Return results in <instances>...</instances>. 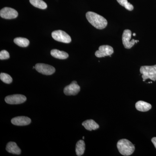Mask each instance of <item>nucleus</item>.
Instances as JSON below:
<instances>
[{
	"mask_svg": "<svg viewBox=\"0 0 156 156\" xmlns=\"http://www.w3.org/2000/svg\"><path fill=\"white\" fill-rule=\"evenodd\" d=\"M85 143L84 140H80L77 142L76 147V152L77 155L80 156L83 155L85 152Z\"/></svg>",
	"mask_w": 156,
	"mask_h": 156,
	"instance_id": "dca6fc26",
	"label": "nucleus"
},
{
	"mask_svg": "<svg viewBox=\"0 0 156 156\" xmlns=\"http://www.w3.org/2000/svg\"><path fill=\"white\" fill-rule=\"evenodd\" d=\"M0 79L1 80L6 84L11 83L13 81V79L11 76L5 73H1Z\"/></svg>",
	"mask_w": 156,
	"mask_h": 156,
	"instance_id": "aec40b11",
	"label": "nucleus"
},
{
	"mask_svg": "<svg viewBox=\"0 0 156 156\" xmlns=\"http://www.w3.org/2000/svg\"><path fill=\"white\" fill-rule=\"evenodd\" d=\"M135 35H136V34H135V33L133 34V36H135Z\"/></svg>",
	"mask_w": 156,
	"mask_h": 156,
	"instance_id": "5701e85b",
	"label": "nucleus"
},
{
	"mask_svg": "<svg viewBox=\"0 0 156 156\" xmlns=\"http://www.w3.org/2000/svg\"><path fill=\"white\" fill-rule=\"evenodd\" d=\"M117 1L121 5L125 7L128 11H131L134 9V7L131 3L128 2V0H117Z\"/></svg>",
	"mask_w": 156,
	"mask_h": 156,
	"instance_id": "6ab92c4d",
	"label": "nucleus"
},
{
	"mask_svg": "<svg viewBox=\"0 0 156 156\" xmlns=\"http://www.w3.org/2000/svg\"><path fill=\"white\" fill-rule=\"evenodd\" d=\"M117 148L121 154L124 156H130L134 153L135 147L128 140H120L117 143Z\"/></svg>",
	"mask_w": 156,
	"mask_h": 156,
	"instance_id": "f03ea898",
	"label": "nucleus"
},
{
	"mask_svg": "<svg viewBox=\"0 0 156 156\" xmlns=\"http://www.w3.org/2000/svg\"><path fill=\"white\" fill-rule=\"evenodd\" d=\"M151 141L156 149V137H154L153 138H152Z\"/></svg>",
	"mask_w": 156,
	"mask_h": 156,
	"instance_id": "4be33fe9",
	"label": "nucleus"
},
{
	"mask_svg": "<svg viewBox=\"0 0 156 156\" xmlns=\"http://www.w3.org/2000/svg\"><path fill=\"white\" fill-rule=\"evenodd\" d=\"M32 5L41 9H45L48 7L47 4L43 0H30Z\"/></svg>",
	"mask_w": 156,
	"mask_h": 156,
	"instance_id": "a211bd4d",
	"label": "nucleus"
},
{
	"mask_svg": "<svg viewBox=\"0 0 156 156\" xmlns=\"http://www.w3.org/2000/svg\"><path fill=\"white\" fill-rule=\"evenodd\" d=\"M6 149L8 152L14 154L19 155L21 153V150L17 146V144L15 142H9L7 144Z\"/></svg>",
	"mask_w": 156,
	"mask_h": 156,
	"instance_id": "f8f14e48",
	"label": "nucleus"
},
{
	"mask_svg": "<svg viewBox=\"0 0 156 156\" xmlns=\"http://www.w3.org/2000/svg\"><path fill=\"white\" fill-rule=\"evenodd\" d=\"M35 66L38 72L45 75H51L56 71L55 68L53 66L44 63H37Z\"/></svg>",
	"mask_w": 156,
	"mask_h": 156,
	"instance_id": "39448f33",
	"label": "nucleus"
},
{
	"mask_svg": "<svg viewBox=\"0 0 156 156\" xmlns=\"http://www.w3.org/2000/svg\"><path fill=\"white\" fill-rule=\"evenodd\" d=\"M52 37L54 40L57 41L62 43H68L71 42L70 37L65 32L61 30L54 31L52 33Z\"/></svg>",
	"mask_w": 156,
	"mask_h": 156,
	"instance_id": "20e7f679",
	"label": "nucleus"
},
{
	"mask_svg": "<svg viewBox=\"0 0 156 156\" xmlns=\"http://www.w3.org/2000/svg\"><path fill=\"white\" fill-rule=\"evenodd\" d=\"M11 123L17 126H25L29 125L31 123V119L26 116H18L13 118L11 119Z\"/></svg>",
	"mask_w": 156,
	"mask_h": 156,
	"instance_id": "9b49d317",
	"label": "nucleus"
},
{
	"mask_svg": "<svg viewBox=\"0 0 156 156\" xmlns=\"http://www.w3.org/2000/svg\"><path fill=\"white\" fill-rule=\"evenodd\" d=\"M83 139H84V136H83Z\"/></svg>",
	"mask_w": 156,
	"mask_h": 156,
	"instance_id": "b1692460",
	"label": "nucleus"
},
{
	"mask_svg": "<svg viewBox=\"0 0 156 156\" xmlns=\"http://www.w3.org/2000/svg\"><path fill=\"white\" fill-rule=\"evenodd\" d=\"M10 58V55L8 51L5 50H2L0 52V59L1 60L7 59Z\"/></svg>",
	"mask_w": 156,
	"mask_h": 156,
	"instance_id": "412c9836",
	"label": "nucleus"
},
{
	"mask_svg": "<svg viewBox=\"0 0 156 156\" xmlns=\"http://www.w3.org/2000/svg\"><path fill=\"white\" fill-rule=\"evenodd\" d=\"M82 125L88 131L95 130L99 128V125L93 120H87L82 123Z\"/></svg>",
	"mask_w": 156,
	"mask_h": 156,
	"instance_id": "4468645a",
	"label": "nucleus"
},
{
	"mask_svg": "<svg viewBox=\"0 0 156 156\" xmlns=\"http://www.w3.org/2000/svg\"><path fill=\"white\" fill-rule=\"evenodd\" d=\"M14 42L16 44L23 48L27 47L30 44L28 39L23 37L16 38L14 39Z\"/></svg>",
	"mask_w": 156,
	"mask_h": 156,
	"instance_id": "f3484780",
	"label": "nucleus"
},
{
	"mask_svg": "<svg viewBox=\"0 0 156 156\" xmlns=\"http://www.w3.org/2000/svg\"><path fill=\"white\" fill-rule=\"evenodd\" d=\"M80 90V87L78 85L76 81H73L70 85L65 87L64 93L66 95H76Z\"/></svg>",
	"mask_w": 156,
	"mask_h": 156,
	"instance_id": "9d476101",
	"label": "nucleus"
},
{
	"mask_svg": "<svg viewBox=\"0 0 156 156\" xmlns=\"http://www.w3.org/2000/svg\"><path fill=\"white\" fill-rule=\"evenodd\" d=\"M114 53L113 48L109 45H102L99 47L98 50L95 53V55L98 58L111 56Z\"/></svg>",
	"mask_w": 156,
	"mask_h": 156,
	"instance_id": "6e6552de",
	"label": "nucleus"
},
{
	"mask_svg": "<svg viewBox=\"0 0 156 156\" xmlns=\"http://www.w3.org/2000/svg\"><path fill=\"white\" fill-rule=\"evenodd\" d=\"M135 107L139 111L146 112L148 111L152 108V105L145 101H139L136 102Z\"/></svg>",
	"mask_w": 156,
	"mask_h": 156,
	"instance_id": "ddd939ff",
	"label": "nucleus"
},
{
	"mask_svg": "<svg viewBox=\"0 0 156 156\" xmlns=\"http://www.w3.org/2000/svg\"><path fill=\"white\" fill-rule=\"evenodd\" d=\"M131 31L129 30H125L123 32L122 40L123 44L126 49H131L134 45L135 41L132 39L131 41Z\"/></svg>",
	"mask_w": 156,
	"mask_h": 156,
	"instance_id": "423d86ee",
	"label": "nucleus"
},
{
	"mask_svg": "<svg viewBox=\"0 0 156 156\" xmlns=\"http://www.w3.org/2000/svg\"><path fill=\"white\" fill-rule=\"evenodd\" d=\"M26 100L27 98L24 95L20 94L9 95L5 98L6 103L11 105L20 104Z\"/></svg>",
	"mask_w": 156,
	"mask_h": 156,
	"instance_id": "0eeeda50",
	"label": "nucleus"
},
{
	"mask_svg": "<svg viewBox=\"0 0 156 156\" xmlns=\"http://www.w3.org/2000/svg\"><path fill=\"white\" fill-rule=\"evenodd\" d=\"M86 17L88 21L98 29H103L107 26L106 19L95 12L89 11L86 14Z\"/></svg>",
	"mask_w": 156,
	"mask_h": 156,
	"instance_id": "f257e3e1",
	"label": "nucleus"
},
{
	"mask_svg": "<svg viewBox=\"0 0 156 156\" xmlns=\"http://www.w3.org/2000/svg\"><path fill=\"white\" fill-rule=\"evenodd\" d=\"M18 15V12L15 9L8 7L3 8L0 11L1 17L6 19H14Z\"/></svg>",
	"mask_w": 156,
	"mask_h": 156,
	"instance_id": "1a4fd4ad",
	"label": "nucleus"
},
{
	"mask_svg": "<svg viewBox=\"0 0 156 156\" xmlns=\"http://www.w3.org/2000/svg\"><path fill=\"white\" fill-rule=\"evenodd\" d=\"M51 56L58 59H66L69 57V54L64 51H60L56 49H53L50 52Z\"/></svg>",
	"mask_w": 156,
	"mask_h": 156,
	"instance_id": "2eb2a0df",
	"label": "nucleus"
},
{
	"mask_svg": "<svg viewBox=\"0 0 156 156\" xmlns=\"http://www.w3.org/2000/svg\"><path fill=\"white\" fill-rule=\"evenodd\" d=\"M140 71L142 74L143 81L148 79L153 81L156 80V65L152 66H141Z\"/></svg>",
	"mask_w": 156,
	"mask_h": 156,
	"instance_id": "7ed1b4c3",
	"label": "nucleus"
}]
</instances>
